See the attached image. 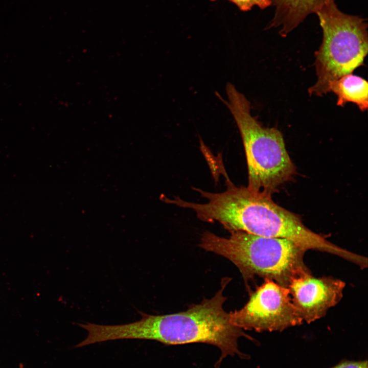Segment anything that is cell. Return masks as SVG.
I'll return each mask as SVG.
<instances>
[{
	"label": "cell",
	"mask_w": 368,
	"mask_h": 368,
	"mask_svg": "<svg viewBox=\"0 0 368 368\" xmlns=\"http://www.w3.org/2000/svg\"><path fill=\"white\" fill-rule=\"evenodd\" d=\"M19 368H23V365L21 364H20Z\"/></svg>",
	"instance_id": "cell-11"
},
{
	"label": "cell",
	"mask_w": 368,
	"mask_h": 368,
	"mask_svg": "<svg viewBox=\"0 0 368 368\" xmlns=\"http://www.w3.org/2000/svg\"><path fill=\"white\" fill-rule=\"evenodd\" d=\"M323 31L321 44L315 53L317 80L310 95L330 92L331 84L362 65L368 51L367 24L363 18L341 11L330 0L315 13Z\"/></svg>",
	"instance_id": "cell-4"
},
{
	"label": "cell",
	"mask_w": 368,
	"mask_h": 368,
	"mask_svg": "<svg viewBox=\"0 0 368 368\" xmlns=\"http://www.w3.org/2000/svg\"><path fill=\"white\" fill-rule=\"evenodd\" d=\"M230 233L223 238L205 232L199 245L232 262L245 281L258 275L288 288L294 279L310 273L304 261L306 250L293 242L240 231Z\"/></svg>",
	"instance_id": "cell-2"
},
{
	"label": "cell",
	"mask_w": 368,
	"mask_h": 368,
	"mask_svg": "<svg viewBox=\"0 0 368 368\" xmlns=\"http://www.w3.org/2000/svg\"><path fill=\"white\" fill-rule=\"evenodd\" d=\"M226 93L227 100L216 95L231 112L242 137L248 169L247 188L271 196L296 173L283 134L276 128L263 126L251 115L250 102L233 84H227Z\"/></svg>",
	"instance_id": "cell-3"
},
{
	"label": "cell",
	"mask_w": 368,
	"mask_h": 368,
	"mask_svg": "<svg viewBox=\"0 0 368 368\" xmlns=\"http://www.w3.org/2000/svg\"><path fill=\"white\" fill-rule=\"evenodd\" d=\"M345 286L339 279L316 278L309 273L294 279L288 288L300 317L309 324L324 316L340 302Z\"/></svg>",
	"instance_id": "cell-6"
},
{
	"label": "cell",
	"mask_w": 368,
	"mask_h": 368,
	"mask_svg": "<svg viewBox=\"0 0 368 368\" xmlns=\"http://www.w3.org/2000/svg\"><path fill=\"white\" fill-rule=\"evenodd\" d=\"M330 0H270L275 7L274 16L268 28H280L285 37L310 14L316 13Z\"/></svg>",
	"instance_id": "cell-7"
},
{
	"label": "cell",
	"mask_w": 368,
	"mask_h": 368,
	"mask_svg": "<svg viewBox=\"0 0 368 368\" xmlns=\"http://www.w3.org/2000/svg\"><path fill=\"white\" fill-rule=\"evenodd\" d=\"M337 96V105L343 107L348 102L355 104L364 111L368 107V84L366 80L352 74L332 82L329 88Z\"/></svg>",
	"instance_id": "cell-8"
},
{
	"label": "cell",
	"mask_w": 368,
	"mask_h": 368,
	"mask_svg": "<svg viewBox=\"0 0 368 368\" xmlns=\"http://www.w3.org/2000/svg\"><path fill=\"white\" fill-rule=\"evenodd\" d=\"M231 323L257 332L282 331L303 323L288 288L265 279L241 309L229 313Z\"/></svg>",
	"instance_id": "cell-5"
},
{
	"label": "cell",
	"mask_w": 368,
	"mask_h": 368,
	"mask_svg": "<svg viewBox=\"0 0 368 368\" xmlns=\"http://www.w3.org/2000/svg\"><path fill=\"white\" fill-rule=\"evenodd\" d=\"M367 365L366 360L353 361L344 359L331 368H368Z\"/></svg>",
	"instance_id": "cell-10"
},
{
	"label": "cell",
	"mask_w": 368,
	"mask_h": 368,
	"mask_svg": "<svg viewBox=\"0 0 368 368\" xmlns=\"http://www.w3.org/2000/svg\"><path fill=\"white\" fill-rule=\"evenodd\" d=\"M229 278H224L221 288L210 299L191 306L185 311L166 315H151L139 311L141 318L133 323L101 325L98 336L102 341L117 339H147L166 345L205 343L215 346L221 351L216 364L227 356L246 358L239 350L241 337L254 339L233 325L223 308L226 298L223 292Z\"/></svg>",
	"instance_id": "cell-1"
},
{
	"label": "cell",
	"mask_w": 368,
	"mask_h": 368,
	"mask_svg": "<svg viewBox=\"0 0 368 368\" xmlns=\"http://www.w3.org/2000/svg\"><path fill=\"white\" fill-rule=\"evenodd\" d=\"M214 1V0H212ZM235 4L241 11H248L253 7L264 9L271 5L270 0H228Z\"/></svg>",
	"instance_id": "cell-9"
}]
</instances>
